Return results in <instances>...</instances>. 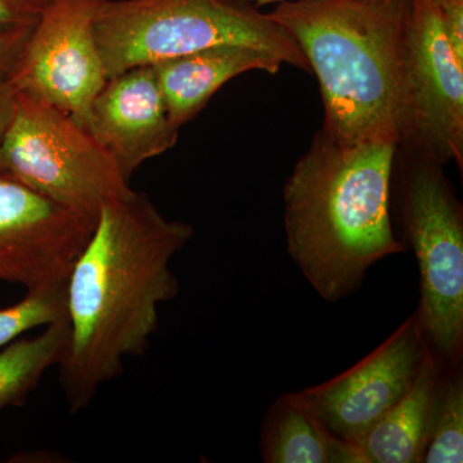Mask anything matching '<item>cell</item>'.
Listing matches in <instances>:
<instances>
[{
	"mask_svg": "<svg viewBox=\"0 0 463 463\" xmlns=\"http://www.w3.org/2000/svg\"><path fill=\"white\" fill-rule=\"evenodd\" d=\"M260 450L265 463H364L358 448L332 438L291 392L265 414Z\"/></svg>",
	"mask_w": 463,
	"mask_h": 463,
	"instance_id": "5bb4252c",
	"label": "cell"
},
{
	"mask_svg": "<svg viewBox=\"0 0 463 463\" xmlns=\"http://www.w3.org/2000/svg\"><path fill=\"white\" fill-rule=\"evenodd\" d=\"M426 352L428 345L413 313L345 373L291 394L332 438L356 447L412 388Z\"/></svg>",
	"mask_w": 463,
	"mask_h": 463,
	"instance_id": "9c48e42d",
	"label": "cell"
},
{
	"mask_svg": "<svg viewBox=\"0 0 463 463\" xmlns=\"http://www.w3.org/2000/svg\"><path fill=\"white\" fill-rule=\"evenodd\" d=\"M87 130L128 181L145 161L173 148L179 137L152 66L108 79L91 105Z\"/></svg>",
	"mask_w": 463,
	"mask_h": 463,
	"instance_id": "8fae6325",
	"label": "cell"
},
{
	"mask_svg": "<svg viewBox=\"0 0 463 463\" xmlns=\"http://www.w3.org/2000/svg\"><path fill=\"white\" fill-rule=\"evenodd\" d=\"M446 365L426 352L412 388L374 423L358 448L364 463H422Z\"/></svg>",
	"mask_w": 463,
	"mask_h": 463,
	"instance_id": "4fadbf2b",
	"label": "cell"
},
{
	"mask_svg": "<svg viewBox=\"0 0 463 463\" xmlns=\"http://www.w3.org/2000/svg\"><path fill=\"white\" fill-rule=\"evenodd\" d=\"M463 462L462 364L446 365L441 376L430 440L422 463Z\"/></svg>",
	"mask_w": 463,
	"mask_h": 463,
	"instance_id": "2e32d148",
	"label": "cell"
},
{
	"mask_svg": "<svg viewBox=\"0 0 463 463\" xmlns=\"http://www.w3.org/2000/svg\"><path fill=\"white\" fill-rule=\"evenodd\" d=\"M399 173L405 248L419 265L414 315L432 355L444 365L463 359V210L443 164L408 149Z\"/></svg>",
	"mask_w": 463,
	"mask_h": 463,
	"instance_id": "5b68a950",
	"label": "cell"
},
{
	"mask_svg": "<svg viewBox=\"0 0 463 463\" xmlns=\"http://www.w3.org/2000/svg\"><path fill=\"white\" fill-rule=\"evenodd\" d=\"M33 25L12 27L0 32V74L7 75L11 71L29 38Z\"/></svg>",
	"mask_w": 463,
	"mask_h": 463,
	"instance_id": "d6986e66",
	"label": "cell"
},
{
	"mask_svg": "<svg viewBox=\"0 0 463 463\" xmlns=\"http://www.w3.org/2000/svg\"><path fill=\"white\" fill-rule=\"evenodd\" d=\"M407 134L401 146L463 165V62L435 0H410L407 14Z\"/></svg>",
	"mask_w": 463,
	"mask_h": 463,
	"instance_id": "ba28073f",
	"label": "cell"
},
{
	"mask_svg": "<svg viewBox=\"0 0 463 463\" xmlns=\"http://www.w3.org/2000/svg\"><path fill=\"white\" fill-rule=\"evenodd\" d=\"M3 2L7 3L9 7L14 8L23 16L36 20L52 0H3Z\"/></svg>",
	"mask_w": 463,
	"mask_h": 463,
	"instance_id": "7402d4cb",
	"label": "cell"
},
{
	"mask_svg": "<svg viewBox=\"0 0 463 463\" xmlns=\"http://www.w3.org/2000/svg\"><path fill=\"white\" fill-rule=\"evenodd\" d=\"M70 339L69 319L33 339L12 341L0 352V411L20 407L50 368L60 365Z\"/></svg>",
	"mask_w": 463,
	"mask_h": 463,
	"instance_id": "9a60e30c",
	"label": "cell"
},
{
	"mask_svg": "<svg viewBox=\"0 0 463 463\" xmlns=\"http://www.w3.org/2000/svg\"><path fill=\"white\" fill-rule=\"evenodd\" d=\"M225 2L237 3V5H269V3L291 2V0H225Z\"/></svg>",
	"mask_w": 463,
	"mask_h": 463,
	"instance_id": "603a6c76",
	"label": "cell"
},
{
	"mask_svg": "<svg viewBox=\"0 0 463 463\" xmlns=\"http://www.w3.org/2000/svg\"><path fill=\"white\" fill-rule=\"evenodd\" d=\"M410 0H291L270 17L321 88L322 130L337 141L403 143Z\"/></svg>",
	"mask_w": 463,
	"mask_h": 463,
	"instance_id": "3957f363",
	"label": "cell"
},
{
	"mask_svg": "<svg viewBox=\"0 0 463 463\" xmlns=\"http://www.w3.org/2000/svg\"><path fill=\"white\" fill-rule=\"evenodd\" d=\"M283 62L245 45H218L152 66L167 115L181 129L231 79L249 71L277 74Z\"/></svg>",
	"mask_w": 463,
	"mask_h": 463,
	"instance_id": "7c38bea8",
	"label": "cell"
},
{
	"mask_svg": "<svg viewBox=\"0 0 463 463\" xmlns=\"http://www.w3.org/2000/svg\"><path fill=\"white\" fill-rule=\"evenodd\" d=\"M96 222L0 169V281L27 289L65 281Z\"/></svg>",
	"mask_w": 463,
	"mask_h": 463,
	"instance_id": "30bf717a",
	"label": "cell"
},
{
	"mask_svg": "<svg viewBox=\"0 0 463 463\" xmlns=\"http://www.w3.org/2000/svg\"><path fill=\"white\" fill-rule=\"evenodd\" d=\"M398 149L337 141L321 129L283 187L288 255L328 303L355 294L373 265L407 249L392 218Z\"/></svg>",
	"mask_w": 463,
	"mask_h": 463,
	"instance_id": "7a4b0ae2",
	"label": "cell"
},
{
	"mask_svg": "<svg viewBox=\"0 0 463 463\" xmlns=\"http://www.w3.org/2000/svg\"><path fill=\"white\" fill-rule=\"evenodd\" d=\"M103 3L52 0L7 74L17 93L51 103L85 129L91 105L108 81L94 32Z\"/></svg>",
	"mask_w": 463,
	"mask_h": 463,
	"instance_id": "52a82bcc",
	"label": "cell"
},
{
	"mask_svg": "<svg viewBox=\"0 0 463 463\" xmlns=\"http://www.w3.org/2000/svg\"><path fill=\"white\" fill-rule=\"evenodd\" d=\"M194 234L139 192L100 207L67 277L70 339L58 367L70 412L90 407L123 373L125 359L147 352L158 307L179 292L172 260Z\"/></svg>",
	"mask_w": 463,
	"mask_h": 463,
	"instance_id": "6da1fadb",
	"label": "cell"
},
{
	"mask_svg": "<svg viewBox=\"0 0 463 463\" xmlns=\"http://www.w3.org/2000/svg\"><path fill=\"white\" fill-rule=\"evenodd\" d=\"M17 105V91L8 76L0 74V143L3 141L9 123L14 118Z\"/></svg>",
	"mask_w": 463,
	"mask_h": 463,
	"instance_id": "ffe728a7",
	"label": "cell"
},
{
	"mask_svg": "<svg viewBox=\"0 0 463 463\" xmlns=\"http://www.w3.org/2000/svg\"><path fill=\"white\" fill-rule=\"evenodd\" d=\"M97 45L106 78L218 45H245L310 71L306 56L269 14L225 0H105Z\"/></svg>",
	"mask_w": 463,
	"mask_h": 463,
	"instance_id": "277c9868",
	"label": "cell"
},
{
	"mask_svg": "<svg viewBox=\"0 0 463 463\" xmlns=\"http://www.w3.org/2000/svg\"><path fill=\"white\" fill-rule=\"evenodd\" d=\"M435 2H438V0H435Z\"/></svg>",
	"mask_w": 463,
	"mask_h": 463,
	"instance_id": "cb8c5ba5",
	"label": "cell"
},
{
	"mask_svg": "<svg viewBox=\"0 0 463 463\" xmlns=\"http://www.w3.org/2000/svg\"><path fill=\"white\" fill-rule=\"evenodd\" d=\"M448 42L463 62V0H438Z\"/></svg>",
	"mask_w": 463,
	"mask_h": 463,
	"instance_id": "ac0fdd59",
	"label": "cell"
},
{
	"mask_svg": "<svg viewBox=\"0 0 463 463\" xmlns=\"http://www.w3.org/2000/svg\"><path fill=\"white\" fill-rule=\"evenodd\" d=\"M67 279L27 289L20 303L0 310V347L20 335L67 319Z\"/></svg>",
	"mask_w": 463,
	"mask_h": 463,
	"instance_id": "e0dca14e",
	"label": "cell"
},
{
	"mask_svg": "<svg viewBox=\"0 0 463 463\" xmlns=\"http://www.w3.org/2000/svg\"><path fill=\"white\" fill-rule=\"evenodd\" d=\"M0 169L61 205L93 215L133 191L84 127L29 94L17 93L0 143Z\"/></svg>",
	"mask_w": 463,
	"mask_h": 463,
	"instance_id": "8992f818",
	"label": "cell"
},
{
	"mask_svg": "<svg viewBox=\"0 0 463 463\" xmlns=\"http://www.w3.org/2000/svg\"><path fill=\"white\" fill-rule=\"evenodd\" d=\"M35 21L23 16L14 8L9 7L7 3L0 0V32L12 29V27L33 25Z\"/></svg>",
	"mask_w": 463,
	"mask_h": 463,
	"instance_id": "44dd1931",
	"label": "cell"
}]
</instances>
